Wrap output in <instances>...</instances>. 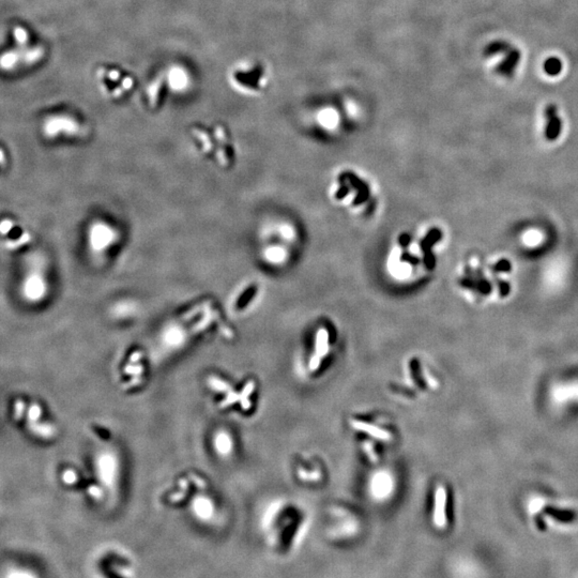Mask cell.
I'll return each mask as SVG.
<instances>
[{
  "instance_id": "obj_26",
  "label": "cell",
  "mask_w": 578,
  "mask_h": 578,
  "mask_svg": "<svg viewBox=\"0 0 578 578\" xmlns=\"http://www.w3.org/2000/svg\"><path fill=\"white\" fill-rule=\"evenodd\" d=\"M40 414H41V409H40V407H39L38 405H34V406H31V408H30V409H29V411H28L29 419H30V420H32V421H36V420H38V419H39V417H40Z\"/></svg>"
},
{
  "instance_id": "obj_12",
  "label": "cell",
  "mask_w": 578,
  "mask_h": 578,
  "mask_svg": "<svg viewBox=\"0 0 578 578\" xmlns=\"http://www.w3.org/2000/svg\"><path fill=\"white\" fill-rule=\"evenodd\" d=\"M465 272L467 275H473L477 279L478 282V293L482 296H488L492 294L493 286L486 278L484 277L483 271L481 269H472L470 267H467Z\"/></svg>"
},
{
  "instance_id": "obj_18",
  "label": "cell",
  "mask_w": 578,
  "mask_h": 578,
  "mask_svg": "<svg viewBox=\"0 0 578 578\" xmlns=\"http://www.w3.org/2000/svg\"><path fill=\"white\" fill-rule=\"evenodd\" d=\"M254 387H255L254 382H252V381L249 382V383H247L245 385L243 391H242V393L240 395V401H241V404H242V408L245 409V410L250 409V407H251V403H250V400H249V396L253 393V390H254Z\"/></svg>"
},
{
  "instance_id": "obj_11",
  "label": "cell",
  "mask_w": 578,
  "mask_h": 578,
  "mask_svg": "<svg viewBox=\"0 0 578 578\" xmlns=\"http://www.w3.org/2000/svg\"><path fill=\"white\" fill-rule=\"evenodd\" d=\"M350 425L355 429H357V431L365 433L374 438L382 440V441H388V440H390V438H391V435L387 431H384V429L378 427V426L372 425V424L352 420V421H350Z\"/></svg>"
},
{
  "instance_id": "obj_3",
  "label": "cell",
  "mask_w": 578,
  "mask_h": 578,
  "mask_svg": "<svg viewBox=\"0 0 578 578\" xmlns=\"http://www.w3.org/2000/svg\"><path fill=\"white\" fill-rule=\"evenodd\" d=\"M97 472L100 481L106 487L115 486L118 477V459L112 452H102L97 458Z\"/></svg>"
},
{
  "instance_id": "obj_13",
  "label": "cell",
  "mask_w": 578,
  "mask_h": 578,
  "mask_svg": "<svg viewBox=\"0 0 578 578\" xmlns=\"http://www.w3.org/2000/svg\"><path fill=\"white\" fill-rule=\"evenodd\" d=\"M193 512L200 519H209L212 514V504L205 497H197L193 502Z\"/></svg>"
},
{
  "instance_id": "obj_14",
  "label": "cell",
  "mask_w": 578,
  "mask_h": 578,
  "mask_svg": "<svg viewBox=\"0 0 578 578\" xmlns=\"http://www.w3.org/2000/svg\"><path fill=\"white\" fill-rule=\"evenodd\" d=\"M512 45L506 41L503 40H497V41H493L492 43H489L488 45L484 48V56L485 57H493L495 55H499V54H505L506 52H509L511 49Z\"/></svg>"
},
{
  "instance_id": "obj_21",
  "label": "cell",
  "mask_w": 578,
  "mask_h": 578,
  "mask_svg": "<svg viewBox=\"0 0 578 578\" xmlns=\"http://www.w3.org/2000/svg\"><path fill=\"white\" fill-rule=\"evenodd\" d=\"M459 284L464 288L470 289L472 291H476V293H478V282H477V279L473 277V275L466 274L465 278H461L459 279Z\"/></svg>"
},
{
  "instance_id": "obj_20",
  "label": "cell",
  "mask_w": 578,
  "mask_h": 578,
  "mask_svg": "<svg viewBox=\"0 0 578 578\" xmlns=\"http://www.w3.org/2000/svg\"><path fill=\"white\" fill-rule=\"evenodd\" d=\"M511 270H512V263L509 259H506V258H502V259L498 260L493 266L494 273H510Z\"/></svg>"
},
{
  "instance_id": "obj_27",
  "label": "cell",
  "mask_w": 578,
  "mask_h": 578,
  "mask_svg": "<svg viewBox=\"0 0 578 578\" xmlns=\"http://www.w3.org/2000/svg\"><path fill=\"white\" fill-rule=\"evenodd\" d=\"M62 478H63V481H64L65 483L72 484V483H74V482L76 481V475H75V473H74L73 471H71V470H67V471H65V472L63 473Z\"/></svg>"
},
{
  "instance_id": "obj_24",
  "label": "cell",
  "mask_w": 578,
  "mask_h": 578,
  "mask_svg": "<svg viewBox=\"0 0 578 578\" xmlns=\"http://www.w3.org/2000/svg\"><path fill=\"white\" fill-rule=\"evenodd\" d=\"M363 447H364V451L365 453L367 454L368 458L372 461H377L378 460V456L376 455V453L374 452V448H373V444L371 442H364L363 444Z\"/></svg>"
},
{
  "instance_id": "obj_1",
  "label": "cell",
  "mask_w": 578,
  "mask_h": 578,
  "mask_svg": "<svg viewBox=\"0 0 578 578\" xmlns=\"http://www.w3.org/2000/svg\"><path fill=\"white\" fill-rule=\"evenodd\" d=\"M98 84L107 97L120 98L129 93L134 86V80L130 74L116 67L103 65L97 71Z\"/></svg>"
},
{
  "instance_id": "obj_10",
  "label": "cell",
  "mask_w": 578,
  "mask_h": 578,
  "mask_svg": "<svg viewBox=\"0 0 578 578\" xmlns=\"http://www.w3.org/2000/svg\"><path fill=\"white\" fill-rule=\"evenodd\" d=\"M445 503H447V493L443 487H439L435 496V511L434 521L438 527L442 528L447 524L445 518Z\"/></svg>"
},
{
  "instance_id": "obj_19",
  "label": "cell",
  "mask_w": 578,
  "mask_h": 578,
  "mask_svg": "<svg viewBox=\"0 0 578 578\" xmlns=\"http://www.w3.org/2000/svg\"><path fill=\"white\" fill-rule=\"evenodd\" d=\"M328 349V335L324 331H321L318 335V339H317V347H316V352L319 357L322 358L324 355H326Z\"/></svg>"
},
{
  "instance_id": "obj_22",
  "label": "cell",
  "mask_w": 578,
  "mask_h": 578,
  "mask_svg": "<svg viewBox=\"0 0 578 578\" xmlns=\"http://www.w3.org/2000/svg\"><path fill=\"white\" fill-rule=\"evenodd\" d=\"M496 283L498 285V289H499V294L501 298H506L511 293V285L509 282H506V280L503 279H496Z\"/></svg>"
},
{
  "instance_id": "obj_8",
  "label": "cell",
  "mask_w": 578,
  "mask_h": 578,
  "mask_svg": "<svg viewBox=\"0 0 578 578\" xmlns=\"http://www.w3.org/2000/svg\"><path fill=\"white\" fill-rule=\"evenodd\" d=\"M167 86L166 79H165V73L158 75L156 79H153L151 82L147 87L146 97L148 105L152 108H157L161 105L164 95V88Z\"/></svg>"
},
{
  "instance_id": "obj_5",
  "label": "cell",
  "mask_w": 578,
  "mask_h": 578,
  "mask_svg": "<svg viewBox=\"0 0 578 578\" xmlns=\"http://www.w3.org/2000/svg\"><path fill=\"white\" fill-rule=\"evenodd\" d=\"M116 230L105 223H98L90 229V245L95 251H104L111 247L116 240Z\"/></svg>"
},
{
  "instance_id": "obj_4",
  "label": "cell",
  "mask_w": 578,
  "mask_h": 578,
  "mask_svg": "<svg viewBox=\"0 0 578 578\" xmlns=\"http://www.w3.org/2000/svg\"><path fill=\"white\" fill-rule=\"evenodd\" d=\"M167 87L175 93L188 92L193 84L189 70L181 64H172L165 72Z\"/></svg>"
},
{
  "instance_id": "obj_23",
  "label": "cell",
  "mask_w": 578,
  "mask_h": 578,
  "mask_svg": "<svg viewBox=\"0 0 578 578\" xmlns=\"http://www.w3.org/2000/svg\"><path fill=\"white\" fill-rule=\"evenodd\" d=\"M210 385L213 389L219 391V392H230L231 391L230 387L226 382L219 380V379H218V378H211Z\"/></svg>"
},
{
  "instance_id": "obj_7",
  "label": "cell",
  "mask_w": 578,
  "mask_h": 578,
  "mask_svg": "<svg viewBox=\"0 0 578 578\" xmlns=\"http://www.w3.org/2000/svg\"><path fill=\"white\" fill-rule=\"evenodd\" d=\"M545 119H546L545 137L549 141H555L559 139L562 131V121L559 117L558 108L555 104H548L545 108Z\"/></svg>"
},
{
  "instance_id": "obj_15",
  "label": "cell",
  "mask_w": 578,
  "mask_h": 578,
  "mask_svg": "<svg viewBox=\"0 0 578 578\" xmlns=\"http://www.w3.org/2000/svg\"><path fill=\"white\" fill-rule=\"evenodd\" d=\"M12 38L13 41L16 44V47L23 48L29 45L30 37L29 32L25 27L20 25H16L12 28Z\"/></svg>"
},
{
  "instance_id": "obj_25",
  "label": "cell",
  "mask_w": 578,
  "mask_h": 578,
  "mask_svg": "<svg viewBox=\"0 0 578 578\" xmlns=\"http://www.w3.org/2000/svg\"><path fill=\"white\" fill-rule=\"evenodd\" d=\"M238 400H240V395H239V394H237V393H235V392H231V391H230L229 394H228V396H227V398H226V399H225V400L223 401V403L221 404V406H223V407H226V406H228V405H231V404L236 403V401H238Z\"/></svg>"
},
{
  "instance_id": "obj_29",
  "label": "cell",
  "mask_w": 578,
  "mask_h": 578,
  "mask_svg": "<svg viewBox=\"0 0 578 578\" xmlns=\"http://www.w3.org/2000/svg\"><path fill=\"white\" fill-rule=\"evenodd\" d=\"M299 477L301 478H304V480H317V478H319V476L317 475V473L312 476L311 473H307L305 471H299Z\"/></svg>"
},
{
  "instance_id": "obj_16",
  "label": "cell",
  "mask_w": 578,
  "mask_h": 578,
  "mask_svg": "<svg viewBox=\"0 0 578 578\" xmlns=\"http://www.w3.org/2000/svg\"><path fill=\"white\" fill-rule=\"evenodd\" d=\"M544 71L549 76H557L562 71V62L557 57H550L545 60Z\"/></svg>"
},
{
  "instance_id": "obj_9",
  "label": "cell",
  "mask_w": 578,
  "mask_h": 578,
  "mask_svg": "<svg viewBox=\"0 0 578 578\" xmlns=\"http://www.w3.org/2000/svg\"><path fill=\"white\" fill-rule=\"evenodd\" d=\"M520 59L521 54L519 52V49L512 46L510 51L504 54V58L502 61L497 65L496 72L501 76L510 79V77L514 75L515 71L520 62Z\"/></svg>"
},
{
  "instance_id": "obj_17",
  "label": "cell",
  "mask_w": 578,
  "mask_h": 578,
  "mask_svg": "<svg viewBox=\"0 0 578 578\" xmlns=\"http://www.w3.org/2000/svg\"><path fill=\"white\" fill-rule=\"evenodd\" d=\"M216 448L219 454H227L229 453L231 448L230 439L226 434H219L216 439Z\"/></svg>"
},
{
  "instance_id": "obj_28",
  "label": "cell",
  "mask_w": 578,
  "mask_h": 578,
  "mask_svg": "<svg viewBox=\"0 0 578 578\" xmlns=\"http://www.w3.org/2000/svg\"><path fill=\"white\" fill-rule=\"evenodd\" d=\"M320 359H321V358L319 357L318 355H315V356H314L312 358L311 364H310L311 371H316L317 370V368L319 367V365H320Z\"/></svg>"
},
{
  "instance_id": "obj_6",
  "label": "cell",
  "mask_w": 578,
  "mask_h": 578,
  "mask_svg": "<svg viewBox=\"0 0 578 578\" xmlns=\"http://www.w3.org/2000/svg\"><path fill=\"white\" fill-rule=\"evenodd\" d=\"M24 295L29 300H40L45 295L46 280L40 271H32L24 279Z\"/></svg>"
},
{
  "instance_id": "obj_2",
  "label": "cell",
  "mask_w": 578,
  "mask_h": 578,
  "mask_svg": "<svg viewBox=\"0 0 578 578\" xmlns=\"http://www.w3.org/2000/svg\"><path fill=\"white\" fill-rule=\"evenodd\" d=\"M81 130V123L73 115L54 114L44 120L42 131L48 139L57 137H74L79 136Z\"/></svg>"
}]
</instances>
